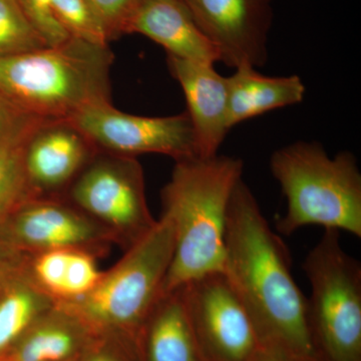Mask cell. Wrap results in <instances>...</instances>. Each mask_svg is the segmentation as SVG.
Wrapping results in <instances>:
<instances>
[{
  "label": "cell",
  "mask_w": 361,
  "mask_h": 361,
  "mask_svg": "<svg viewBox=\"0 0 361 361\" xmlns=\"http://www.w3.org/2000/svg\"><path fill=\"white\" fill-rule=\"evenodd\" d=\"M47 47L23 13L18 0H0V59Z\"/></svg>",
  "instance_id": "cell-20"
},
{
  "label": "cell",
  "mask_w": 361,
  "mask_h": 361,
  "mask_svg": "<svg viewBox=\"0 0 361 361\" xmlns=\"http://www.w3.org/2000/svg\"><path fill=\"white\" fill-rule=\"evenodd\" d=\"M78 358H77V360H71V361H78Z\"/></svg>",
  "instance_id": "cell-30"
},
{
  "label": "cell",
  "mask_w": 361,
  "mask_h": 361,
  "mask_svg": "<svg viewBox=\"0 0 361 361\" xmlns=\"http://www.w3.org/2000/svg\"><path fill=\"white\" fill-rule=\"evenodd\" d=\"M109 45L70 37L63 44L0 59V90L42 120H68L90 104L111 101Z\"/></svg>",
  "instance_id": "cell-3"
},
{
  "label": "cell",
  "mask_w": 361,
  "mask_h": 361,
  "mask_svg": "<svg viewBox=\"0 0 361 361\" xmlns=\"http://www.w3.org/2000/svg\"><path fill=\"white\" fill-rule=\"evenodd\" d=\"M63 198L89 215L128 249L155 226L135 157L97 152Z\"/></svg>",
  "instance_id": "cell-7"
},
{
  "label": "cell",
  "mask_w": 361,
  "mask_h": 361,
  "mask_svg": "<svg viewBox=\"0 0 361 361\" xmlns=\"http://www.w3.org/2000/svg\"><path fill=\"white\" fill-rule=\"evenodd\" d=\"M92 336L73 311L56 304L33 323L6 357L11 361L75 360Z\"/></svg>",
  "instance_id": "cell-16"
},
{
  "label": "cell",
  "mask_w": 361,
  "mask_h": 361,
  "mask_svg": "<svg viewBox=\"0 0 361 361\" xmlns=\"http://www.w3.org/2000/svg\"><path fill=\"white\" fill-rule=\"evenodd\" d=\"M243 167L240 159L218 154L176 161L161 191V214L174 226L175 246L161 294L225 272L228 209Z\"/></svg>",
  "instance_id": "cell-2"
},
{
  "label": "cell",
  "mask_w": 361,
  "mask_h": 361,
  "mask_svg": "<svg viewBox=\"0 0 361 361\" xmlns=\"http://www.w3.org/2000/svg\"><path fill=\"white\" fill-rule=\"evenodd\" d=\"M270 170L287 200L278 232L290 236L315 225L361 237V173L353 153L331 158L317 142H297L271 156Z\"/></svg>",
  "instance_id": "cell-4"
},
{
  "label": "cell",
  "mask_w": 361,
  "mask_h": 361,
  "mask_svg": "<svg viewBox=\"0 0 361 361\" xmlns=\"http://www.w3.org/2000/svg\"><path fill=\"white\" fill-rule=\"evenodd\" d=\"M97 149L70 120H45L23 142L33 198H63Z\"/></svg>",
  "instance_id": "cell-12"
},
{
  "label": "cell",
  "mask_w": 361,
  "mask_h": 361,
  "mask_svg": "<svg viewBox=\"0 0 361 361\" xmlns=\"http://www.w3.org/2000/svg\"><path fill=\"white\" fill-rule=\"evenodd\" d=\"M99 152L135 157L161 154L176 161L200 157L186 111L169 116L123 113L111 101L85 106L68 118Z\"/></svg>",
  "instance_id": "cell-9"
},
{
  "label": "cell",
  "mask_w": 361,
  "mask_h": 361,
  "mask_svg": "<svg viewBox=\"0 0 361 361\" xmlns=\"http://www.w3.org/2000/svg\"><path fill=\"white\" fill-rule=\"evenodd\" d=\"M272 0H185L197 25L230 68L267 59Z\"/></svg>",
  "instance_id": "cell-11"
},
{
  "label": "cell",
  "mask_w": 361,
  "mask_h": 361,
  "mask_svg": "<svg viewBox=\"0 0 361 361\" xmlns=\"http://www.w3.org/2000/svg\"><path fill=\"white\" fill-rule=\"evenodd\" d=\"M27 254L16 249L0 228V268H18L25 264Z\"/></svg>",
  "instance_id": "cell-26"
},
{
  "label": "cell",
  "mask_w": 361,
  "mask_h": 361,
  "mask_svg": "<svg viewBox=\"0 0 361 361\" xmlns=\"http://www.w3.org/2000/svg\"><path fill=\"white\" fill-rule=\"evenodd\" d=\"M101 20L109 39L129 32L130 21L144 0H87Z\"/></svg>",
  "instance_id": "cell-24"
},
{
  "label": "cell",
  "mask_w": 361,
  "mask_h": 361,
  "mask_svg": "<svg viewBox=\"0 0 361 361\" xmlns=\"http://www.w3.org/2000/svg\"><path fill=\"white\" fill-rule=\"evenodd\" d=\"M310 281L307 320L318 360L361 361V264L325 230L303 263Z\"/></svg>",
  "instance_id": "cell-6"
},
{
  "label": "cell",
  "mask_w": 361,
  "mask_h": 361,
  "mask_svg": "<svg viewBox=\"0 0 361 361\" xmlns=\"http://www.w3.org/2000/svg\"><path fill=\"white\" fill-rule=\"evenodd\" d=\"M137 343L144 361H204L182 287L157 299L142 323Z\"/></svg>",
  "instance_id": "cell-15"
},
{
  "label": "cell",
  "mask_w": 361,
  "mask_h": 361,
  "mask_svg": "<svg viewBox=\"0 0 361 361\" xmlns=\"http://www.w3.org/2000/svg\"><path fill=\"white\" fill-rule=\"evenodd\" d=\"M204 361H254L263 349L257 329L224 272L182 286Z\"/></svg>",
  "instance_id": "cell-8"
},
{
  "label": "cell",
  "mask_w": 361,
  "mask_h": 361,
  "mask_svg": "<svg viewBox=\"0 0 361 361\" xmlns=\"http://www.w3.org/2000/svg\"><path fill=\"white\" fill-rule=\"evenodd\" d=\"M16 249L25 254L82 250L99 257L116 244L108 230L65 198H33L0 223Z\"/></svg>",
  "instance_id": "cell-10"
},
{
  "label": "cell",
  "mask_w": 361,
  "mask_h": 361,
  "mask_svg": "<svg viewBox=\"0 0 361 361\" xmlns=\"http://www.w3.org/2000/svg\"><path fill=\"white\" fill-rule=\"evenodd\" d=\"M23 13L47 47L63 44L70 35L54 13V0H18Z\"/></svg>",
  "instance_id": "cell-22"
},
{
  "label": "cell",
  "mask_w": 361,
  "mask_h": 361,
  "mask_svg": "<svg viewBox=\"0 0 361 361\" xmlns=\"http://www.w3.org/2000/svg\"><path fill=\"white\" fill-rule=\"evenodd\" d=\"M32 199L23 161V142H0V223Z\"/></svg>",
  "instance_id": "cell-19"
},
{
  "label": "cell",
  "mask_w": 361,
  "mask_h": 361,
  "mask_svg": "<svg viewBox=\"0 0 361 361\" xmlns=\"http://www.w3.org/2000/svg\"><path fill=\"white\" fill-rule=\"evenodd\" d=\"M0 361H11V360H8L7 357H2L0 358Z\"/></svg>",
  "instance_id": "cell-29"
},
{
  "label": "cell",
  "mask_w": 361,
  "mask_h": 361,
  "mask_svg": "<svg viewBox=\"0 0 361 361\" xmlns=\"http://www.w3.org/2000/svg\"><path fill=\"white\" fill-rule=\"evenodd\" d=\"M54 13L70 37L109 45L108 35L87 0H54Z\"/></svg>",
  "instance_id": "cell-21"
},
{
  "label": "cell",
  "mask_w": 361,
  "mask_h": 361,
  "mask_svg": "<svg viewBox=\"0 0 361 361\" xmlns=\"http://www.w3.org/2000/svg\"><path fill=\"white\" fill-rule=\"evenodd\" d=\"M254 361H310L302 360V358L297 357L287 353H280V351L271 350V349L263 348L259 353L257 357Z\"/></svg>",
  "instance_id": "cell-27"
},
{
  "label": "cell",
  "mask_w": 361,
  "mask_h": 361,
  "mask_svg": "<svg viewBox=\"0 0 361 361\" xmlns=\"http://www.w3.org/2000/svg\"><path fill=\"white\" fill-rule=\"evenodd\" d=\"M224 273L251 316L263 348L319 361L308 326L307 297L292 275L288 251L243 180L228 209Z\"/></svg>",
  "instance_id": "cell-1"
},
{
  "label": "cell",
  "mask_w": 361,
  "mask_h": 361,
  "mask_svg": "<svg viewBox=\"0 0 361 361\" xmlns=\"http://www.w3.org/2000/svg\"><path fill=\"white\" fill-rule=\"evenodd\" d=\"M13 269H16V268H0V286H1L4 280L6 279L7 274H8V273Z\"/></svg>",
  "instance_id": "cell-28"
},
{
  "label": "cell",
  "mask_w": 361,
  "mask_h": 361,
  "mask_svg": "<svg viewBox=\"0 0 361 361\" xmlns=\"http://www.w3.org/2000/svg\"><path fill=\"white\" fill-rule=\"evenodd\" d=\"M128 33H139L160 44L168 56L215 65L219 52L200 30L183 0H144Z\"/></svg>",
  "instance_id": "cell-14"
},
{
  "label": "cell",
  "mask_w": 361,
  "mask_h": 361,
  "mask_svg": "<svg viewBox=\"0 0 361 361\" xmlns=\"http://www.w3.org/2000/svg\"><path fill=\"white\" fill-rule=\"evenodd\" d=\"M113 336H94L84 349L78 361H129L111 346Z\"/></svg>",
  "instance_id": "cell-25"
},
{
  "label": "cell",
  "mask_w": 361,
  "mask_h": 361,
  "mask_svg": "<svg viewBox=\"0 0 361 361\" xmlns=\"http://www.w3.org/2000/svg\"><path fill=\"white\" fill-rule=\"evenodd\" d=\"M174 226L161 214L89 294L65 306L92 336L116 334L137 341L142 323L160 297L174 254Z\"/></svg>",
  "instance_id": "cell-5"
},
{
  "label": "cell",
  "mask_w": 361,
  "mask_h": 361,
  "mask_svg": "<svg viewBox=\"0 0 361 361\" xmlns=\"http://www.w3.org/2000/svg\"><path fill=\"white\" fill-rule=\"evenodd\" d=\"M235 70L227 78L230 129L268 111L303 101L305 85L297 75L268 77L250 66Z\"/></svg>",
  "instance_id": "cell-17"
},
{
  "label": "cell",
  "mask_w": 361,
  "mask_h": 361,
  "mask_svg": "<svg viewBox=\"0 0 361 361\" xmlns=\"http://www.w3.org/2000/svg\"><path fill=\"white\" fill-rule=\"evenodd\" d=\"M169 71L179 82L200 157L217 155L229 133L227 78L214 65L167 56Z\"/></svg>",
  "instance_id": "cell-13"
},
{
  "label": "cell",
  "mask_w": 361,
  "mask_h": 361,
  "mask_svg": "<svg viewBox=\"0 0 361 361\" xmlns=\"http://www.w3.org/2000/svg\"><path fill=\"white\" fill-rule=\"evenodd\" d=\"M44 121L26 113L0 90V142H25Z\"/></svg>",
  "instance_id": "cell-23"
},
{
  "label": "cell",
  "mask_w": 361,
  "mask_h": 361,
  "mask_svg": "<svg viewBox=\"0 0 361 361\" xmlns=\"http://www.w3.org/2000/svg\"><path fill=\"white\" fill-rule=\"evenodd\" d=\"M56 305L23 270H11L0 286V358L6 357L27 329Z\"/></svg>",
  "instance_id": "cell-18"
},
{
  "label": "cell",
  "mask_w": 361,
  "mask_h": 361,
  "mask_svg": "<svg viewBox=\"0 0 361 361\" xmlns=\"http://www.w3.org/2000/svg\"><path fill=\"white\" fill-rule=\"evenodd\" d=\"M183 1H185V0H183Z\"/></svg>",
  "instance_id": "cell-31"
}]
</instances>
